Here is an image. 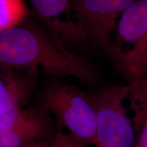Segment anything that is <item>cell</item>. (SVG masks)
Returning <instances> with one entry per match:
<instances>
[{
	"instance_id": "6da1fadb",
	"label": "cell",
	"mask_w": 147,
	"mask_h": 147,
	"mask_svg": "<svg viewBox=\"0 0 147 147\" xmlns=\"http://www.w3.org/2000/svg\"><path fill=\"white\" fill-rule=\"evenodd\" d=\"M40 67L55 79L73 77L86 84L97 83L100 77L94 64L71 52L32 14L21 25L0 33V67Z\"/></svg>"
},
{
	"instance_id": "7a4b0ae2",
	"label": "cell",
	"mask_w": 147,
	"mask_h": 147,
	"mask_svg": "<svg viewBox=\"0 0 147 147\" xmlns=\"http://www.w3.org/2000/svg\"><path fill=\"white\" fill-rule=\"evenodd\" d=\"M87 93L95 112L96 147L135 146L138 131L129 112L135 114L139 123L129 84L107 86Z\"/></svg>"
},
{
	"instance_id": "3957f363",
	"label": "cell",
	"mask_w": 147,
	"mask_h": 147,
	"mask_svg": "<svg viewBox=\"0 0 147 147\" xmlns=\"http://www.w3.org/2000/svg\"><path fill=\"white\" fill-rule=\"evenodd\" d=\"M38 99L69 134L86 144H95L96 121L87 93L55 78L42 88Z\"/></svg>"
},
{
	"instance_id": "277c9868",
	"label": "cell",
	"mask_w": 147,
	"mask_h": 147,
	"mask_svg": "<svg viewBox=\"0 0 147 147\" xmlns=\"http://www.w3.org/2000/svg\"><path fill=\"white\" fill-rule=\"evenodd\" d=\"M120 41L131 45L126 51L115 50L113 59L131 78L145 76L147 71V0H136L121 14L118 23Z\"/></svg>"
},
{
	"instance_id": "5b68a950",
	"label": "cell",
	"mask_w": 147,
	"mask_h": 147,
	"mask_svg": "<svg viewBox=\"0 0 147 147\" xmlns=\"http://www.w3.org/2000/svg\"><path fill=\"white\" fill-rule=\"evenodd\" d=\"M57 123L42 106L6 111L0 116V147H21L53 140Z\"/></svg>"
},
{
	"instance_id": "8992f818",
	"label": "cell",
	"mask_w": 147,
	"mask_h": 147,
	"mask_svg": "<svg viewBox=\"0 0 147 147\" xmlns=\"http://www.w3.org/2000/svg\"><path fill=\"white\" fill-rule=\"evenodd\" d=\"M136 0H73L74 11L88 41L109 53L110 35L123 12Z\"/></svg>"
},
{
	"instance_id": "52a82bcc",
	"label": "cell",
	"mask_w": 147,
	"mask_h": 147,
	"mask_svg": "<svg viewBox=\"0 0 147 147\" xmlns=\"http://www.w3.org/2000/svg\"><path fill=\"white\" fill-rule=\"evenodd\" d=\"M33 14L65 45L83 46L88 44L85 34L78 23H67L61 16L74 10L73 0H29Z\"/></svg>"
},
{
	"instance_id": "ba28073f",
	"label": "cell",
	"mask_w": 147,
	"mask_h": 147,
	"mask_svg": "<svg viewBox=\"0 0 147 147\" xmlns=\"http://www.w3.org/2000/svg\"><path fill=\"white\" fill-rule=\"evenodd\" d=\"M36 71L20 74L18 69L0 67V104L6 111L22 109L27 104L34 91Z\"/></svg>"
},
{
	"instance_id": "9c48e42d",
	"label": "cell",
	"mask_w": 147,
	"mask_h": 147,
	"mask_svg": "<svg viewBox=\"0 0 147 147\" xmlns=\"http://www.w3.org/2000/svg\"><path fill=\"white\" fill-rule=\"evenodd\" d=\"M27 18L23 0H0V33L21 25Z\"/></svg>"
},
{
	"instance_id": "30bf717a",
	"label": "cell",
	"mask_w": 147,
	"mask_h": 147,
	"mask_svg": "<svg viewBox=\"0 0 147 147\" xmlns=\"http://www.w3.org/2000/svg\"><path fill=\"white\" fill-rule=\"evenodd\" d=\"M63 129V127L57 123V128L51 147H87V144L72 134H66Z\"/></svg>"
},
{
	"instance_id": "8fae6325",
	"label": "cell",
	"mask_w": 147,
	"mask_h": 147,
	"mask_svg": "<svg viewBox=\"0 0 147 147\" xmlns=\"http://www.w3.org/2000/svg\"><path fill=\"white\" fill-rule=\"evenodd\" d=\"M134 147H147V113L142 121L138 137Z\"/></svg>"
},
{
	"instance_id": "7c38bea8",
	"label": "cell",
	"mask_w": 147,
	"mask_h": 147,
	"mask_svg": "<svg viewBox=\"0 0 147 147\" xmlns=\"http://www.w3.org/2000/svg\"><path fill=\"white\" fill-rule=\"evenodd\" d=\"M52 142L53 140H49V141H46V142L36 143V144H31V145H28V146H21V147H51Z\"/></svg>"
},
{
	"instance_id": "4fadbf2b",
	"label": "cell",
	"mask_w": 147,
	"mask_h": 147,
	"mask_svg": "<svg viewBox=\"0 0 147 147\" xmlns=\"http://www.w3.org/2000/svg\"><path fill=\"white\" fill-rule=\"evenodd\" d=\"M5 111H6V110H5V108L3 107L2 105L0 104V116L2 115L3 114H4L5 113Z\"/></svg>"
}]
</instances>
